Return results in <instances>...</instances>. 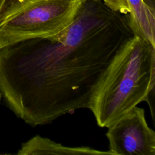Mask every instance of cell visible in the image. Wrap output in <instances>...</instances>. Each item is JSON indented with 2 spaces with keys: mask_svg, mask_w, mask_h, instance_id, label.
Here are the masks:
<instances>
[{
  "mask_svg": "<svg viewBox=\"0 0 155 155\" xmlns=\"http://www.w3.org/2000/svg\"><path fill=\"white\" fill-rule=\"evenodd\" d=\"M134 36L125 15L103 0H82L59 33L0 49L1 95L33 127L89 109L109 65Z\"/></svg>",
  "mask_w": 155,
  "mask_h": 155,
  "instance_id": "1",
  "label": "cell"
},
{
  "mask_svg": "<svg viewBox=\"0 0 155 155\" xmlns=\"http://www.w3.org/2000/svg\"><path fill=\"white\" fill-rule=\"evenodd\" d=\"M155 46L137 36L114 56L93 94L90 110L108 128L154 96Z\"/></svg>",
  "mask_w": 155,
  "mask_h": 155,
  "instance_id": "2",
  "label": "cell"
},
{
  "mask_svg": "<svg viewBox=\"0 0 155 155\" xmlns=\"http://www.w3.org/2000/svg\"><path fill=\"white\" fill-rule=\"evenodd\" d=\"M82 0H6L0 11V49L59 33L73 19Z\"/></svg>",
  "mask_w": 155,
  "mask_h": 155,
  "instance_id": "3",
  "label": "cell"
},
{
  "mask_svg": "<svg viewBox=\"0 0 155 155\" xmlns=\"http://www.w3.org/2000/svg\"><path fill=\"white\" fill-rule=\"evenodd\" d=\"M106 136L112 155H155V133L142 108L133 107L109 126Z\"/></svg>",
  "mask_w": 155,
  "mask_h": 155,
  "instance_id": "4",
  "label": "cell"
},
{
  "mask_svg": "<svg viewBox=\"0 0 155 155\" xmlns=\"http://www.w3.org/2000/svg\"><path fill=\"white\" fill-rule=\"evenodd\" d=\"M113 10L126 16L134 36L155 46L154 4L147 0H117Z\"/></svg>",
  "mask_w": 155,
  "mask_h": 155,
  "instance_id": "5",
  "label": "cell"
},
{
  "mask_svg": "<svg viewBox=\"0 0 155 155\" xmlns=\"http://www.w3.org/2000/svg\"><path fill=\"white\" fill-rule=\"evenodd\" d=\"M16 154L18 155H112L108 150L101 151L90 147H73L65 146L61 143H57L50 139L42 137L39 135H36L23 143Z\"/></svg>",
  "mask_w": 155,
  "mask_h": 155,
  "instance_id": "6",
  "label": "cell"
},
{
  "mask_svg": "<svg viewBox=\"0 0 155 155\" xmlns=\"http://www.w3.org/2000/svg\"><path fill=\"white\" fill-rule=\"evenodd\" d=\"M6 1V0H0V11L2 9L5 2Z\"/></svg>",
  "mask_w": 155,
  "mask_h": 155,
  "instance_id": "7",
  "label": "cell"
},
{
  "mask_svg": "<svg viewBox=\"0 0 155 155\" xmlns=\"http://www.w3.org/2000/svg\"><path fill=\"white\" fill-rule=\"evenodd\" d=\"M148 2H149L150 3H151L153 4H154V0H147Z\"/></svg>",
  "mask_w": 155,
  "mask_h": 155,
  "instance_id": "8",
  "label": "cell"
},
{
  "mask_svg": "<svg viewBox=\"0 0 155 155\" xmlns=\"http://www.w3.org/2000/svg\"><path fill=\"white\" fill-rule=\"evenodd\" d=\"M1 93H0V99H1Z\"/></svg>",
  "mask_w": 155,
  "mask_h": 155,
  "instance_id": "9",
  "label": "cell"
}]
</instances>
